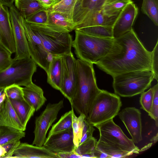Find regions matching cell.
Returning a JSON list of instances; mask_svg holds the SVG:
<instances>
[{
  "mask_svg": "<svg viewBox=\"0 0 158 158\" xmlns=\"http://www.w3.org/2000/svg\"><path fill=\"white\" fill-rule=\"evenodd\" d=\"M44 9L48 10L61 0H37Z\"/></svg>",
  "mask_w": 158,
  "mask_h": 158,
  "instance_id": "obj_40",
  "label": "cell"
},
{
  "mask_svg": "<svg viewBox=\"0 0 158 158\" xmlns=\"http://www.w3.org/2000/svg\"><path fill=\"white\" fill-rule=\"evenodd\" d=\"M78 73L77 85L71 107L76 112L87 118L90 107L100 92L97 86L93 64L76 60Z\"/></svg>",
  "mask_w": 158,
  "mask_h": 158,
  "instance_id": "obj_2",
  "label": "cell"
},
{
  "mask_svg": "<svg viewBox=\"0 0 158 158\" xmlns=\"http://www.w3.org/2000/svg\"><path fill=\"white\" fill-rule=\"evenodd\" d=\"M153 91V98L151 110L148 115L155 122L156 127L158 125V83L152 87Z\"/></svg>",
  "mask_w": 158,
  "mask_h": 158,
  "instance_id": "obj_38",
  "label": "cell"
},
{
  "mask_svg": "<svg viewBox=\"0 0 158 158\" xmlns=\"http://www.w3.org/2000/svg\"><path fill=\"white\" fill-rule=\"evenodd\" d=\"M141 94L139 102L141 108L148 113L150 112L153 98V91L152 88Z\"/></svg>",
  "mask_w": 158,
  "mask_h": 158,
  "instance_id": "obj_35",
  "label": "cell"
},
{
  "mask_svg": "<svg viewBox=\"0 0 158 158\" xmlns=\"http://www.w3.org/2000/svg\"><path fill=\"white\" fill-rule=\"evenodd\" d=\"M1 33L0 32V42H1Z\"/></svg>",
  "mask_w": 158,
  "mask_h": 158,
  "instance_id": "obj_48",
  "label": "cell"
},
{
  "mask_svg": "<svg viewBox=\"0 0 158 158\" xmlns=\"http://www.w3.org/2000/svg\"><path fill=\"white\" fill-rule=\"evenodd\" d=\"M112 77L115 94L129 97L141 94L148 89L154 79V75L151 71L143 70L126 72Z\"/></svg>",
  "mask_w": 158,
  "mask_h": 158,
  "instance_id": "obj_5",
  "label": "cell"
},
{
  "mask_svg": "<svg viewBox=\"0 0 158 158\" xmlns=\"http://www.w3.org/2000/svg\"><path fill=\"white\" fill-rule=\"evenodd\" d=\"M127 0L131 1V0Z\"/></svg>",
  "mask_w": 158,
  "mask_h": 158,
  "instance_id": "obj_50",
  "label": "cell"
},
{
  "mask_svg": "<svg viewBox=\"0 0 158 158\" xmlns=\"http://www.w3.org/2000/svg\"><path fill=\"white\" fill-rule=\"evenodd\" d=\"M23 89L24 99L35 111L39 110L47 100L42 89L33 82Z\"/></svg>",
  "mask_w": 158,
  "mask_h": 158,
  "instance_id": "obj_21",
  "label": "cell"
},
{
  "mask_svg": "<svg viewBox=\"0 0 158 158\" xmlns=\"http://www.w3.org/2000/svg\"><path fill=\"white\" fill-rule=\"evenodd\" d=\"M23 88L16 85H12L5 88L4 92L9 99L21 100L24 99Z\"/></svg>",
  "mask_w": 158,
  "mask_h": 158,
  "instance_id": "obj_37",
  "label": "cell"
},
{
  "mask_svg": "<svg viewBox=\"0 0 158 158\" xmlns=\"http://www.w3.org/2000/svg\"><path fill=\"white\" fill-rule=\"evenodd\" d=\"M138 13V9L131 1L120 13L113 26L114 38L118 37L132 29Z\"/></svg>",
  "mask_w": 158,
  "mask_h": 158,
  "instance_id": "obj_15",
  "label": "cell"
},
{
  "mask_svg": "<svg viewBox=\"0 0 158 158\" xmlns=\"http://www.w3.org/2000/svg\"><path fill=\"white\" fill-rule=\"evenodd\" d=\"M72 128L48 135L43 145L55 153L72 152L75 147Z\"/></svg>",
  "mask_w": 158,
  "mask_h": 158,
  "instance_id": "obj_14",
  "label": "cell"
},
{
  "mask_svg": "<svg viewBox=\"0 0 158 158\" xmlns=\"http://www.w3.org/2000/svg\"><path fill=\"white\" fill-rule=\"evenodd\" d=\"M63 107V100L57 103H49L40 115L36 118L32 145L39 147L43 145L48 129L56 119L59 112Z\"/></svg>",
  "mask_w": 158,
  "mask_h": 158,
  "instance_id": "obj_9",
  "label": "cell"
},
{
  "mask_svg": "<svg viewBox=\"0 0 158 158\" xmlns=\"http://www.w3.org/2000/svg\"><path fill=\"white\" fill-rule=\"evenodd\" d=\"M9 99L20 121L26 128L28 121L35 111V109L24 98L21 100Z\"/></svg>",
  "mask_w": 158,
  "mask_h": 158,
  "instance_id": "obj_23",
  "label": "cell"
},
{
  "mask_svg": "<svg viewBox=\"0 0 158 158\" xmlns=\"http://www.w3.org/2000/svg\"><path fill=\"white\" fill-rule=\"evenodd\" d=\"M73 108L63 115L59 121L54 124L48 135L66 130L72 128Z\"/></svg>",
  "mask_w": 158,
  "mask_h": 158,
  "instance_id": "obj_29",
  "label": "cell"
},
{
  "mask_svg": "<svg viewBox=\"0 0 158 158\" xmlns=\"http://www.w3.org/2000/svg\"><path fill=\"white\" fill-rule=\"evenodd\" d=\"M63 73L60 91L71 104L78 81L77 61L72 52L63 56Z\"/></svg>",
  "mask_w": 158,
  "mask_h": 158,
  "instance_id": "obj_12",
  "label": "cell"
},
{
  "mask_svg": "<svg viewBox=\"0 0 158 158\" xmlns=\"http://www.w3.org/2000/svg\"><path fill=\"white\" fill-rule=\"evenodd\" d=\"M58 158H82L81 155L76 154L74 151L72 152H65L56 154Z\"/></svg>",
  "mask_w": 158,
  "mask_h": 158,
  "instance_id": "obj_41",
  "label": "cell"
},
{
  "mask_svg": "<svg viewBox=\"0 0 158 158\" xmlns=\"http://www.w3.org/2000/svg\"><path fill=\"white\" fill-rule=\"evenodd\" d=\"M86 118L82 114L77 117L73 112L72 128L73 136V142L75 148L77 147L80 142L82 135L84 121Z\"/></svg>",
  "mask_w": 158,
  "mask_h": 158,
  "instance_id": "obj_31",
  "label": "cell"
},
{
  "mask_svg": "<svg viewBox=\"0 0 158 158\" xmlns=\"http://www.w3.org/2000/svg\"><path fill=\"white\" fill-rule=\"evenodd\" d=\"M24 19L25 21L28 23H47L48 21V10L43 9Z\"/></svg>",
  "mask_w": 158,
  "mask_h": 158,
  "instance_id": "obj_36",
  "label": "cell"
},
{
  "mask_svg": "<svg viewBox=\"0 0 158 158\" xmlns=\"http://www.w3.org/2000/svg\"><path fill=\"white\" fill-rule=\"evenodd\" d=\"M72 47L77 57L81 60L95 64L106 55L110 49L114 38L91 35L75 30Z\"/></svg>",
  "mask_w": 158,
  "mask_h": 158,
  "instance_id": "obj_4",
  "label": "cell"
},
{
  "mask_svg": "<svg viewBox=\"0 0 158 158\" xmlns=\"http://www.w3.org/2000/svg\"><path fill=\"white\" fill-rule=\"evenodd\" d=\"M73 1H74V2L76 1V0H73Z\"/></svg>",
  "mask_w": 158,
  "mask_h": 158,
  "instance_id": "obj_49",
  "label": "cell"
},
{
  "mask_svg": "<svg viewBox=\"0 0 158 158\" xmlns=\"http://www.w3.org/2000/svg\"><path fill=\"white\" fill-rule=\"evenodd\" d=\"M5 88L0 87V96L4 92Z\"/></svg>",
  "mask_w": 158,
  "mask_h": 158,
  "instance_id": "obj_47",
  "label": "cell"
},
{
  "mask_svg": "<svg viewBox=\"0 0 158 158\" xmlns=\"http://www.w3.org/2000/svg\"><path fill=\"white\" fill-rule=\"evenodd\" d=\"M48 10V23L62 28L69 32L75 30V24L67 16L59 13Z\"/></svg>",
  "mask_w": 158,
  "mask_h": 158,
  "instance_id": "obj_25",
  "label": "cell"
},
{
  "mask_svg": "<svg viewBox=\"0 0 158 158\" xmlns=\"http://www.w3.org/2000/svg\"><path fill=\"white\" fill-rule=\"evenodd\" d=\"M105 0H76L72 13V18L75 27L90 15L102 11Z\"/></svg>",
  "mask_w": 158,
  "mask_h": 158,
  "instance_id": "obj_16",
  "label": "cell"
},
{
  "mask_svg": "<svg viewBox=\"0 0 158 158\" xmlns=\"http://www.w3.org/2000/svg\"><path fill=\"white\" fill-rule=\"evenodd\" d=\"M94 158H110V157L105 153L95 148L93 152Z\"/></svg>",
  "mask_w": 158,
  "mask_h": 158,
  "instance_id": "obj_43",
  "label": "cell"
},
{
  "mask_svg": "<svg viewBox=\"0 0 158 158\" xmlns=\"http://www.w3.org/2000/svg\"><path fill=\"white\" fill-rule=\"evenodd\" d=\"M37 64L30 57L13 59L11 64L0 72V87L16 85L25 86L32 82V78L36 71Z\"/></svg>",
  "mask_w": 158,
  "mask_h": 158,
  "instance_id": "obj_7",
  "label": "cell"
},
{
  "mask_svg": "<svg viewBox=\"0 0 158 158\" xmlns=\"http://www.w3.org/2000/svg\"><path fill=\"white\" fill-rule=\"evenodd\" d=\"M14 2V0H0V2L3 5L9 7L13 5Z\"/></svg>",
  "mask_w": 158,
  "mask_h": 158,
  "instance_id": "obj_46",
  "label": "cell"
},
{
  "mask_svg": "<svg viewBox=\"0 0 158 158\" xmlns=\"http://www.w3.org/2000/svg\"><path fill=\"white\" fill-rule=\"evenodd\" d=\"M11 54L10 51L0 42V72L6 69L12 64L13 59L11 57Z\"/></svg>",
  "mask_w": 158,
  "mask_h": 158,
  "instance_id": "obj_34",
  "label": "cell"
},
{
  "mask_svg": "<svg viewBox=\"0 0 158 158\" xmlns=\"http://www.w3.org/2000/svg\"><path fill=\"white\" fill-rule=\"evenodd\" d=\"M23 26L30 57L47 73L52 56L47 51L41 39L24 19Z\"/></svg>",
  "mask_w": 158,
  "mask_h": 158,
  "instance_id": "obj_10",
  "label": "cell"
},
{
  "mask_svg": "<svg viewBox=\"0 0 158 158\" xmlns=\"http://www.w3.org/2000/svg\"><path fill=\"white\" fill-rule=\"evenodd\" d=\"M74 3L73 0H61L48 10L62 14L73 21L72 13Z\"/></svg>",
  "mask_w": 158,
  "mask_h": 158,
  "instance_id": "obj_32",
  "label": "cell"
},
{
  "mask_svg": "<svg viewBox=\"0 0 158 158\" xmlns=\"http://www.w3.org/2000/svg\"><path fill=\"white\" fill-rule=\"evenodd\" d=\"M0 126H5L24 131L26 128L22 124L14 110L10 100L6 97L0 112Z\"/></svg>",
  "mask_w": 158,
  "mask_h": 158,
  "instance_id": "obj_20",
  "label": "cell"
},
{
  "mask_svg": "<svg viewBox=\"0 0 158 158\" xmlns=\"http://www.w3.org/2000/svg\"><path fill=\"white\" fill-rule=\"evenodd\" d=\"M131 1L127 0H105L102 7V11L109 16H118Z\"/></svg>",
  "mask_w": 158,
  "mask_h": 158,
  "instance_id": "obj_26",
  "label": "cell"
},
{
  "mask_svg": "<svg viewBox=\"0 0 158 158\" xmlns=\"http://www.w3.org/2000/svg\"><path fill=\"white\" fill-rule=\"evenodd\" d=\"M6 98V96L5 92L0 96V112L2 110L5 100Z\"/></svg>",
  "mask_w": 158,
  "mask_h": 158,
  "instance_id": "obj_44",
  "label": "cell"
},
{
  "mask_svg": "<svg viewBox=\"0 0 158 158\" xmlns=\"http://www.w3.org/2000/svg\"><path fill=\"white\" fill-rule=\"evenodd\" d=\"M152 66L154 79L158 80V41L152 52Z\"/></svg>",
  "mask_w": 158,
  "mask_h": 158,
  "instance_id": "obj_39",
  "label": "cell"
},
{
  "mask_svg": "<svg viewBox=\"0 0 158 158\" xmlns=\"http://www.w3.org/2000/svg\"><path fill=\"white\" fill-rule=\"evenodd\" d=\"M118 15L109 16L103 14L102 11H97L86 17L75 27V30L96 26L113 27Z\"/></svg>",
  "mask_w": 158,
  "mask_h": 158,
  "instance_id": "obj_22",
  "label": "cell"
},
{
  "mask_svg": "<svg viewBox=\"0 0 158 158\" xmlns=\"http://www.w3.org/2000/svg\"><path fill=\"white\" fill-rule=\"evenodd\" d=\"M63 73V56H52L47 72V82L53 88L60 91Z\"/></svg>",
  "mask_w": 158,
  "mask_h": 158,
  "instance_id": "obj_19",
  "label": "cell"
},
{
  "mask_svg": "<svg viewBox=\"0 0 158 158\" xmlns=\"http://www.w3.org/2000/svg\"><path fill=\"white\" fill-rule=\"evenodd\" d=\"M15 7L24 19L45 9L37 0H14Z\"/></svg>",
  "mask_w": 158,
  "mask_h": 158,
  "instance_id": "obj_24",
  "label": "cell"
},
{
  "mask_svg": "<svg viewBox=\"0 0 158 158\" xmlns=\"http://www.w3.org/2000/svg\"><path fill=\"white\" fill-rule=\"evenodd\" d=\"M98 130L100 137L98 142L114 148L134 154L140 152L131 139L129 138L113 119L95 126Z\"/></svg>",
  "mask_w": 158,
  "mask_h": 158,
  "instance_id": "obj_8",
  "label": "cell"
},
{
  "mask_svg": "<svg viewBox=\"0 0 158 158\" xmlns=\"http://www.w3.org/2000/svg\"><path fill=\"white\" fill-rule=\"evenodd\" d=\"M27 23L39 37L47 51L52 56H63L72 52L73 40L69 32L48 23Z\"/></svg>",
  "mask_w": 158,
  "mask_h": 158,
  "instance_id": "obj_3",
  "label": "cell"
},
{
  "mask_svg": "<svg viewBox=\"0 0 158 158\" xmlns=\"http://www.w3.org/2000/svg\"><path fill=\"white\" fill-rule=\"evenodd\" d=\"M0 158H7V155L6 149L3 145L0 144Z\"/></svg>",
  "mask_w": 158,
  "mask_h": 158,
  "instance_id": "obj_45",
  "label": "cell"
},
{
  "mask_svg": "<svg viewBox=\"0 0 158 158\" xmlns=\"http://www.w3.org/2000/svg\"><path fill=\"white\" fill-rule=\"evenodd\" d=\"M118 115L123 123L134 143L142 140L141 113L137 108L127 107L119 112Z\"/></svg>",
  "mask_w": 158,
  "mask_h": 158,
  "instance_id": "obj_13",
  "label": "cell"
},
{
  "mask_svg": "<svg viewBox=\"0 0 158 158\" xmlns=\"http://www.w3.org/2000/svg\"><path fill=\"white\" fill-rule=\"evenodd\" d=\"M9 11L15 46L14 58L30 57L23 26L24 18L13 5L9 7Z\"/></svg>",
  "mask_w": 158,
  "mask_h": 158,
  "instance_id": "obj_11",
  "label": "cell"
},
{
  "mask_svg": "<svg viewBox=\"0 0 158 158\" xmlns=\"http://www.w3.org/2000/svg\"><path fill=\"white\" fill-rule=\"evenodd\" d=\"M122 105L119 96L101 90L94 101L86 118L94 127L118 115Z\"/></svg>",
  "mask_w": 158,
  "mask_h": 158,
  "instance_id": "obj_6",
  "label": "cell"
},
{
  "mask_svg": "<svg viewBox=\"0 0 158 158\" xmlns=\"http://www.w3.org/2000/svg\"><path fill=\"white\" fill-rule=\"evenodd\" d=\"M11 158H58L56 154L44 146H38L26 143H20L14 151Z\"/></svg>",
  "mask_w": 158,
  "mask_h": 158,
  "instance_id": "obj_18",
  "label": "cell"
},
{
  "mask_svg": "<svg viewBox=\"0 0 158 158\" xmlns=\"http://www.w3.org/2000/svg\"><path fill=\"white\" fill-rule=\"evenodd\" d=\"M94 130V126L91 124L87 131L82 135L79 145L87 139L93 136V133Z\"/></svg>",
  "mask_w": 158,
  "mask_h": 158,
  "instance_id": "obj_42",
  "label": "cell"
},
{
  "mask_svg": "<svg viewBox=\"0 0 158 158\" xmlns=\"http://www.w3.org/2000/svg\"><path fill=\"white\" fill-rule=\"evenodd\" d=\"M97 142V139L92 136L76 147L74 151L76 154L81 156L85 154L93 153Z\"/></svg>",
  "mask_w": 158,
  "mask_h": 158,
  "instance_id": "obj_33",
  "label": "cell"
},
{
  "mask_svg": "<svg viewBox=\"0 0 158 158\" xmlns=\"http://www.w3.org/2000/svg\"><path fill=\"white\" fill-rule=\"evenodd\" d=\"M95 64L112 77L135 71H152V52L146 49L132 29L114 38L107 54Z\"/></svg>",
  "mask_w": 158,
  "mask_h": 158,
  "instance_id": "obj_1",
  "label": "cell"
},
{
  "mask_svg": "<svg viewBox=\"0 0 158 158\" xmlns=\"http://www.w3.org/2000/svg\"><path fill=\"white\" fill-rule=\"evenodd\" d=\"M76 30L96 37L108 38H114L113 27L96 26L81 28Z\"/></svg>",
  "mask_w": 158,
  "mask_h": 158,
  "instance_id": "obj_28",
  "label": "cell"
},
{
  "mask_svg": "<svg viewBox=\"0 0 158 158\" xmlns=\"http://www.w3.org/2000/svg\"><path fill=\"white\" fill-rule=\"evenodd\" d=\"M7 7L0 2L1 42L12 54L15 52V46L9 10Z\"/></svg>",
  "mask_w": 158,
  "mask_h": 158,
  "instance_id": "obj_17",
  "label": "cell"
},
{
  "mask_svg": "<svg viewBox=\"0 0 158 158\" xmlns=\"http://www.w3.org/2000/svg\"><path fill=\"white\" fill-rule=\"evenodd\" d=\"M24 131L5 126H0V144L3 145L18 141L24 137Z\"/></svg>",
  "mask_w": 158,
  "mask_h": 158,
  "instance_id": "obj_27",
  "label": "cell"
},
{
  "mask_svg": "<svg viewBox=\"0 0 158 158\" xmlns=\"http://www.w3.org/2000/svg\"><path fill=\"white\" fill-rule=\"evenodd\" d=\"M141 11L154 24L158 25V0H143Z\"/></svg>",
  "mask_w": 158,
  "mask_h": 158,
  "instance_id": "obj_30",
  "label": "cell"
}]
</instances>
